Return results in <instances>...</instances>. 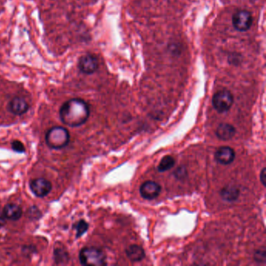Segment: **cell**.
<instances>
[{
	"label": "cell",
	"mask_w": 266,
	"mask_h": 266,
	"mask_svg": "<svg viewBox=\"0 0 266 266\" xmlns=\"http://www.w3.org/2000/svg\"><path fill=\"white\" fill-rule=\"evenodd\" d=\"M90 116L89 104L82 98H75L67 100L60 109V118L62 123L70 127L83 125Z\"/></svg>",
	"instance_id": "cell-1"
},
{
	"label": "cell",
	"mask_w": 266,
	"mask_h": 266,
	"mask_svg": "<svg viewBox=\"0 0 266 266\" xmlns=\"http://www.w3.org/2000/svg\"><path fill=\"white\" fill-rule=\"evenodd\" d=\"M45 140V144L49 149L60 150L69 145L71 134L65 127L56 126L51 127L46 132Z\"/></svg>",
	"instance_id": "cell-2"
},
{
	"label": "cell",
	"mask_w": 266,
	"mask_h": 266,
	"mask_svg": "<svg viewBox=\"0 0 266 266\" xmlns=\"http://www.w3.org/2000/svg\"><path fill=\"white\" fill-rule=\"evenodd\" d=\"M79 260L83 266H101L106 265V256L95 247H86L79 253Z\"/></svg>",
	"instance_id": "cell-3"
},
{
	"label": "cell",
	"mask_w": 266,
	"mask_h": 266,
	"mask_svg": "<svg viewBox=\"0 0 266 266\" xmlns=\"http://www.w3.org/2000/svg\"><path fill=\"white\" fill-rule=\"evenodd\" d=\"M234 95L230 90H219L212 97V105L214 109H216L219 113H224L228 112L231 109L232 105L234 104Z\"/></svg>",
	"instance_id": "cell-4"
},
{
	"label": "cell",
	"mask_w": 266,
	"mask_h": 266,
	"mask_svg": "<svg viewBox=\"0 0 266 266\" xmlns=\"http://www.w3.org/2000/svg\"><path fill=\"white\" fill-rule=\"evenodd\" d=\"M232 23L237 31L244 32L250 29L253 23V17L251 12L242 9L237 11L233 15Z\"/></svg>",
	"instance_id": "cell-5"
},
{
	"label": "cell",
	"mask_w": 266,
	"mask_h": 266,
	"mask_svg": "<svg viewBox=\"0 0 266 266\" xmlns=\"http://www.w3.org/2000/svg\"><path fill=\"white\" fill-rule=\"evenodd\" d=\"M29 187L35 197L42 198L46 197L53 189V184L49 179L43 177L35 178L30 181Z\"/></svg>",
	"instance_id": "cell-6"
},
{
	"label": "cell",
	"mask_w": 266,
	"mask_h": 266,
	"mask_svg": "<svg viewBox=\"0 0 266 266\" xmlns=\"http://www.w3.org/2000/svg\"><path fill=\"white\" fill-rule=\"evenodd\" d=\"M161 190V186L159 183L155 181L149 180L145 181V183L141 185L139 191L140 194L144 199L151 201L160 195Z\"/></svg>",
	"instance_id": "cell-7"
},
{
	"label": "cell",
	"mask_w": 266,
	"mask_h": 266,
	"mask_svg": "<svg viewBox=\"0 0 266 266\" xmlns=\"http://www.w3.org/2000/svg\"><path fill=\"white\" fill-rule=\"evenodd\" d=\"M78 68L85 75H92L98 70V59L92 54L85 55L79 60Z\"/></svg>",
	"instance_id": "cell-8"
},
{
	"label": "cell",
	"mask_w": 266,
	"mask_h": 266,
	"mask_svg": "<svg viewBox=\"0 0 266 266\" xmlns=\"http://www.w3.org/2000/svg\"><path fill=\"white\" fill-rule=\"evenodd\" d=\"M235 157V152L231 147L222 146L215 152V160L221 165H230L234 161Z\"/></svg>",
	"instance_id": "cell-9"
},
{
	"label": "cell",
	"mask_w": 266,
	"mask_h": 266,
	"mask_svg": "<svg viewBox=\"0 0 266 266\" xmlns=\"http://www.w3.org/2000/svg\"><path fill=\"white\" fill-rule=\"evenodd\" d=\"M29 104L22 97H15L8 104L7 109L15 116H22L29 110Z\"/></svg>",
	"instance_id": "cell-10"
},
{
	"label": "cell",
	"mask_w": 266,
	"mask_h": 266,
	"mask_svg": "<svg viewBox=\"0 0 266 266\" xmlns=\"http://www.w3.org/2000/svg\"><path fill=\"white\" fill-rule=\"evenodd\" d=\"M2 213L5 219L9 221H18L23 216V209L20 205L9 203L3 207Z\"/></svg>",
	"instance_id": "cell-11"
},
{
	"label": "cell",
	"mask_w": 266,
	"mask_h": 266,
	"mask_svg": "<svg viewBox=\"0 0 266 266\" xmlns=\"http://www.w3.org/2000/svg\"><path fill=\"white\" fill-rule=\"evenodd\" d=\"M236 132V128L232 124L222 123L216 128V135L221 141H230L235 136Z\"/></svg>",
	"instance_id": "cell-12"
},
{
	"label": "cell",
	"mask_w": 266,
	"mask_h": 266,
	"mask_svg": "<svg viewBox=\"0 0 266 266\" xmlns=\"http://www.w3.org/2000/svg\"><path fill=\"white\" fill-rule=\"evenodd\" d=\"M220 197L224 201H228V202H234L238 199L241 194V190L234 185H226L224 187L221 189L219 192Z\"/></svg>",
	"instance_id": "cell-13"
},
{
	"label": "cell",
	"mask_w": 266,
	"mask_h": 266,
	"mask_svg": "<svg viewBox=\"0 0 266 266\" xmlns=\"http://www.w3.org/2000/svg\"><path fill=\"white\" fill-rule=\"evenodd\" d=\"M126 255L129 260L132 263H139L145 258L144 248L137 245H130L126 249Z\"/></svg>",
	"instance_id": "cell-14"
},
{
	"label": "cell",
	"mask_w": 266,
	"mask_h": 266,
	"mask_svg": "<svg viewBox=\"0 0 266 266\" xmlns=\"http://www.w3.org/2000/svg\"><path fill=\"white\" fill-rule=\"evenodd\" d=\"M54 259L55 263L57 265L67 264L69 261V255L68 252L66 250L65 248H55L54 250Z\"/></svg>",
	"instance_id": "cell-15"
},
{
	"label": "cell",
	"mask_w": 266,
	"mask_h": 266,
	"mask_svg": "<svg viewBox=\"0 0 266 266\" xmlns=\"http://www.w3.org/2000/svg\"><path fill=\"white\" fill-rule=\"evenodd\" d=\"M176 164V160L173 156H166L162 159L158 166V171L160 173L167 172L170 171Z\"/></svg>",
	"instance_id": "cell-16"
},
{
	"label": "cell",
	"mask_w": 266,
	"mask_h": 266,
	"mask_svg": "<svg viewBox=\"0 0 266 266\" xmlns=\"http://www.w3.org/2000/svg\"><path fill=\"white\" fill-rule=\"evenodd\" d=\"M89 224L85 219H80L78 220L77 223H75L73 226V229L76 231V237H82L84 234H86V232L89 230Z\"/></svg>",
	"instance_id": "cell-17"
},
{
	"label": "cell",
	"mask_w": 266,
	"mask_h": 266,
	"mask_svg": "<svg viewBox=\"0 0 266 266\" xmlns=\"http://www.w3.org/2000/svg\"><path fill=\"white\" fill-rule=\"evenodd\" d=\"M187 175H188V172H187V170L184 166H180L177 169L176 171H174V176L179 180H183V179H186Z\"/></svg>",
	"instance_id": "cell-18"
},
{
	"label": "cell",
	"mask_w": 266,
	"mask_h": 266,
	"mask_svg": "<svg viewBox=\"0 0 266 266\" xmlns=\"http://www.w3.org/2000/svg\"><path fill=\"white\" fill-rule=\"evenodd\" d=\"M254 259L258 263H266V248H263L261 249L256 251L254 254Z\"/></svg>",
	"instance_id": "cell-19"
},
{
	"label": "cell",
	"mask_w": 266,
	"mask_h": 266,
	"mask_svg": "<svg viewBox=\"0 0 266 266\" xmlns=\"http://www.w3.org/2000/svg\"><path fill=\"white\" fill-rule=\"evenodd\" d=\"M11 148L16 153H24L25 152V147H24V144L22 143L21 141L19 140H13L11 142Z\"/></svg>",
	"instance_id": "cell-20"
},
{
	"label": "cell",
	"mask_w": 266,
	"mask_h": 266,
	"mask_svg": "<svg viewBox=\"0 0 266 266\" xmlns=\"http://www.w3.org/2000/svg\"><path fill=\"white\" fill-rule=\"evenodd\" d=\"M260 180L261 183H263V186H266V168L264 167L260 172Z\"/></svg>",
	"instance_id": "cell-21"
},
{
	"label": "cell",
	"mask_w": 266,
	"mask_h": 266,
	"mask_svg": "<svg viewBox=\"0 0 266 266\" xmlns=\"http://www.w3.org/2000/svg\"><path fill=\"white\" fill-rule=\"evenodd\" d=\"M5 219L2 215V212H0V228L5 225Z\"/></svg>",
	"instance_id": "cell-22"
}]
</instances>
